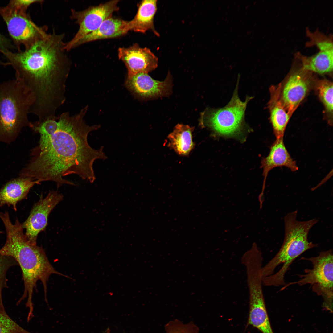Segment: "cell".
Listing matches in <instances>:
<instances>
[{"mask_svg": "<svg viewBox=\"0 0 333 333\" xmlns=\"http://www.w3.org/2000/svg\"><path fill=\"white\" fill-rule=\"evenodd\" d=\"M118 53L119 59L127 69V77L139 73H148L158 67V57L149 49L142 48L137 43L128 47H120Z\"/></svg>", "mask_w": 333, "mask_h": 333, "instance_id": "obj_13", "label": "cell"}, {"mask_svg": "<svg viewBox=\"0 0 333 333\" xmlns=\"http://www.w3.org/2000/svg\"><path fill=\"white\" fill-rule=\"evenodd\" d=\"M302 259L310 261L312 268L306 269L298 281L287 284L303 286L310 284L313 291L323 297V307L332 311L333 294V256L332 250L320 252L316 257H303Z\"/></svg>", "mask_w": 333, "mask_h": 333, "instance_id": "obj_7", "label": "cell"}, {"mask_svg": "<svg viewBox=\"0 0 333 333\" xmlns=\"http://www.w3.org/2000/svg\"><path fill=\"white\" fill-rule=\"evenodd\" d=\"M63 199L61 194L53 190L45 197H41L33 205L28 218L21 224L26 230L25 235L31 243L36 245L38 236L45 229L49 214Z\"/></svg>", "mask_w": 333, "mask_h": 333, "instance_id": "obj_10", "label": "cell"}, {"mask_svg": "<svg viewBox=\"0 0 333 333\" xmlns=\"http://www.w3.org/2000/svg\"><path fill=\"white\" fill-rule=\"evenodd\" d=\"M172 85V77L169 73L161 81L153 79L148 73H139L127 77L125 83L134 97L142 100L168 96L171 92Z\"/></svg>", "mask_w": 333, "mask_h": 333, "instance_id": "obj_12", "label": "cell"}, {"mask_svg": "<svg viewBox=\"0 0 333 333\" xmlns=\"http://www.w3.org/2000/svg\"><path fill=\"white\" fill-rule=\"evenodd\" d=\"M40 183L31 178L20 176L10 181L0 190V207L6 205L12 206L16 211L18 202L27 197L35 185Z\"/></svg>", "mask_w": 333, "mask_h": 333, "instance_id": "obj_16", "label": "cell"}, {"mask_svg": "<svg viewBox=\"0 0 333 333\" xmlns=\"http://www.w3.org/2000/svg\"><path fill=\"white\" fill-rule=\"evenodd\" d=\"M27 9L20 0L10 1L6 6L0 7V15L10 35L18 47L22 44L25 48L47 34V27L36 25L27 14Z\"/></svg>", "mask_w": 333, "mask_h": 333, "instance_id": "obj_8", "label": "cell"}, {"mask_svg": "<svg viewBox=\"0 0 333 333\" xmlns=\"http://www.w3.org/2000/svg\"><path fill=\"white\" fill-rule=\"evenodd\" d=\"M120 1H110L81 11L72 10L71 18L75 21L79 28L73 38L66 43V50L68 51L75 47L84 37L97 29L104 21L112 16L114 12L118 11L117 4Z\"/></svg>", "mask_w": 333, "mask_h": 333, "instance_id": "obj_9", "label": "cell"}, {"mask_svg": "<svg viewBox=\"0 0 333 333\" xmlns=\"http://www.w3.org/2000/svg\"><path fill=\"white\" fill-rule=\"evenodd\" d=\"M35 99L31 90L16 79L0 84V142H11L30 126L28 115Z\"/></svg>", "mask_w": 333, "mask_h": 333, "instance_id": "obj_5", "label": "cell"}, {"mask_svg": "<svg viewBox=\"0 0 333 333\" xmlns=\"http://www.w3.org/2000/svg\"><path fill=\"white\" fill-rule=\"evenodd\" d=\"M282 84L270 87V100L268 108L270 121L276 138L283 137L286 126L291 117L285 109L281 99Z\"/></svg>", "mask_w": 333, "mask_h": 333, "instance_id": "obj_17", "label": "cell"}, {"mask_svg": "<svg viewBox=\"0 0 333 333\" xmlns=\"http://www.w3.org/2000/svg\"><path fill=\"white\" fill-rule=\"evenodd\" d=\"M311 46H315L318 52L310 56L303 55L299 52L295 57L304 69L310 72L324 74L332 72L333 67L332 36L320 34L314 36L310 42Z\"/></svg>", "mask_w": 333, "mask_h": 333, "instance_id": "obj_11", "label": "cell"}, {"mask_svg": "<svg viewBox=\"0 0 333 333\" xmlns=\"http://www.w3.org/2000/svg\"><path fill=\"white\" fill-rule=\"evenodd\" d=\"M240 78L239 74L232 97L226 105L219 108H207L201 113V126L220 136L232 137L242 133L247 127L245 114L247 105L254 97L247 96L244 101L240 100L238 94Z\"/></svg>", "mask_w": 333, "mask_h": 333, "instance_id": "obj_6", "label": "cell"}, {"mask_svg": "<svg viewBox=\"0 0 333 333\" xmlns=\"http://www.w3.org/2000/svg\"><path fill=\"white\" fill-rule=\"evenodd\" d=\"M11 44L8 40L0 34V50H9Z\"/></svg>", "mask_w": 333, "mask_h": 333, "instance_id": "obj_26", "label": "cell"}, {"mask_svg": "<svg viewBox=\"0 0 333 333\" xmlns=\"http://www.w3.org/2000/svg\"><path fill=\"white\" fill-rule=\"evenodd\" d=\"M110 331V330H109V329H107V331H106V333H110V331Z\"/></svg>", "mask_w": 333, "mask_h": 333, "instance_id": "obj_27", "label": "cell"}, {"mask_svg": "<svg viewBox=\"0 0 333 333\" xmlns=\"http://www.w3.org/2000/svg\"><path fill=\"white\" fill-rule=\"evenodd\" d=\"M166 333H198L199 327L193 322L184 324L175 319L170 321L165 326Z\"/></svg>", "mask_w": 333, "mask_h": 333, "instance_id": "obj_25", "label": "cell"}, {"mask_svg": "<svg viewBox=\"0 0 333 333\" xmlns=\"http://www.w3.org/2000/svg\"><path fill=\"white\" fill-rule=\"evenodd\" d=\"M0 218L5 226L6 233L5 244L0 249V254L14 258L20 266L24 283L23 294L17 302L19 304L27 298L26 306L29 308V316L33 314L32 296L38 281L43 285L45 299H47V282L52 274L68 277L56 271L49 261L45 250L41 246L31 243L23 232L21 224L16 218L12 223L8 212H0Z\"/></svg>", "mask_w": 333, "mask_h": 333, "instance_id": "obj_3", "label": "cell"}, {"mask_svg": "<svg viewBox=\"0 0 333 333\" xmlns=\"http://www.w3.org/2000/svg\"><path fill=\"white\" fill-rule=\"evenodd\" d=\"M128 21L121 18L109 17L96 30L88 34L76 44V47L88 42L123 36L129 31Z\"/></svg>", "mask_w": 333, "mask_h": 333, "instance_id": "obj_19", "label": "cell"}, {"mask_svg": "<svg viewBox=\"0 0 333 333\" xmlns=\"http://www.w3.org/2000/svg\"><path fill=\"white\" fill-rule=\"evenodd\" d=\"M64 34L47 33L24 51H0L15 71L16 79L33 92L31 112L40 117L56 115L66 100V83L71 62L66 54Z\"/></svg>", "mask_w": 333, "mask_h": 333, "instance_id": "obj_2", "label": "cell"}, {"mask_svg": "<svg viewBox=\"0 0 333 333\" xmlns=\"http://www.w3.org/2000/svg\"><path fill=\"white\" fill-rule=\"evenodd\" d=\"M16 260L13 257L0 254V308H5L3 302L2 291L7 287L6 274L11 267L18 265Z\"/></svg>", "mask_w": 333, "mask_h": 333, "instance_id": "obj_23", "label": "cell"}, {"mask_svg": "<svg viewBox=\"0 0 333 333\" xmlns=\"http://www.w3.org/2000/svg\"><path fill=\"white\" fill-rule=\"evenodd\" d=\"M157 0H144L138 5V11L134 18L128 21L129 31H133L143 33L151 30L157 36L159 34L155 30L154 19L157 10Z\"/></svg>", "mask_w": 333, "mask_h": 333, "instance_id": "obj_20", "label": "cell"}, {"mask_svg": "<svg viewBox=\"0 0 333 333\" xmlns=\"http://www.w3.org/2000/svg\"><path fill=\"white\" fill-rule=\"evenodd\" d=\"M0 333H32L23 329L0 308Z\"/></svg>", "mask_w": 333, "mask_h": 333, "instance_id": "obj_24", "label": "cell"}, {"mask_svg": "<svg viewBox=\"0 0 333 333\" xmlns=\"http://www.w3.org/2000/svg\"><path fill=\"white\" fill-rule=\"evenodd\" d=\"M316 88L318 96L326 111L330 114L333 113V83L325 79L318 82Z\"/></svg>", "mask_w": 333, "mask_h": 333, "instance_id": "obj_22", "label": "cell"}, {"mask_svg": "<svg viewBox=\"0 0 333 333\" xmlns=\"http://www.w3.org/2000/svg\"><path fill=\"white\" fill-rule=\"evenodd\" d=\"M249 312L248 324L262 333H273L265 303L263 291L257 290L249 293Z\"/></svg>", "mask_w": 333, "mask_h": 333, "instance_id": "obj_18", "label": "cell"}, {"mask_svg": "<svg viewBox=\"0 0 333 333\" xmlns=\"http://www.w3.org/2000/svg\"><path fill=\"white\" fill-rule=\"evenodd\" d=\"M88 106L71 115L64 112L56 119L31 122L29 127L39 134L38 145L31 151L28 163L21 171L20 176L40 183L52 181L59 188L64 184L75 185L63 177L74 174L93 183L96 179L93 168L97 159L108 157L102 147L95 149L89 145L88 135L101 127L89 125L84 117Z\"/></svg>", "mask_w": 333, "mask_h": 333, "instance_id": "obj_1", "label": "cell"}, {"mask_svg": "<svg viewBox=\"0 0 333 333\" xmlns=\"http://www.w3.org/2000/svg\"><path fill=\"white\" fill-rule=\"evenodd\" d=\"M297 210L289 212L284 217L285 235L283 243L276 255L264 266L261 273L263 285L285 286V277L293 261L307 250L318 245L309 241L312 227L318 222L314 218L304 221L297 220Z\"/></svg>", "mask_w": 333, "mask_h": 333, "instance_id": "obj_4", "label": "cell"}, {"mask_svg": "<svg viewBox=\"0 0 333 333\" xmlns=\"http://www.w3.org/2000/svg\"><path fill=\"white\" fill-rule=\"evenodd\" d=\"M193 130L187 125L178 124L168 136L169 146L180 155H187L194 146Z\"/></svg>", "mask_w": 333, "mask_h": 333, "instance_id": "obj_21", "label": "cell"}, {"mask_svg": "<svg viewBox=\"0 0 333 333\" xmlns=\"http://www.w3.org/2000/svg\"><path fill=\"white\" fill-rule=\"evenodd\" d=\"M310 72L302 67L292 74L282 88L281 99L288 113L292 115L303 100L309 89Z\"/></svg>", "mask_w": 333, "mask_h": 333, "instance_id": "obj_14", "label": "cell"}, {"mask_svg": "<svg viewBox=\"0 0 333 333\" xmlns=\"http://www.w3.org/2000/svg\"><path fill=\"white\" fill-rule=\"evenodd\" d=\"M264 177L262 191L258 196V200H264V192L266 180L269 172L277 167L285 166L293 172L298 170L296 162L291 158L284 143L283 137L276 138L270 148L268 156L261 161Z\"/></svg>", "mask_w": 333, "mask_h": 333, "instance_id": "obj_15", "label": "cell"}]
</instances>
